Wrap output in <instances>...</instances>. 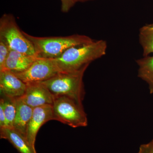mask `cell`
<instances>
[{
    "label": "cell",
    "mask_w": 153,
    "mask_h": 153,
    "mask_svg": "<svg viewBox=\"0 0 153 153\" xmlns=\"http://www.w3.org/2000/svg\"><path fill=\"white\" fill-rule=\"evenodd\" d=\"M107 48L105 41L94 40L88 44L71 47L54 60L61 72L76 71L104 56Z\"/></svg>",
    "instance_id": "1"
},
{
    "label": "cell",
    "mask_w": 153,
    "mask_h": 153,
    "mask_svg": "<svg viewBox=\"0 0 153 153\" xmlns=\"http://www.w3.org/2000/svg\"><path fill=\"white\" fill-rule=\"evenodd\" d=\"M25 36L33 44L38 57L55 59L71 47L92 42L94 40L85 35L74 34L59 37H36L23 31Z\"/></svg>",
    "instance_id": "2"
},
{
    "label": "cell",
    "mask_w": 153,
    "mask_h": 153,
    "mask_svg": "<svg viewBox=\"0 0 153 153\" xmlns=\"http://www.w3.org/2000/svg\"><path fill=\"white\" fill-rule=\"evenodd\" d=\"M88 66L76 71L60 72L48 80L40 82L54 97H67L82 104L85 93L83 77Z\"/></svg>",
    "instance_id": "3"
},
{
    "label": "cell",
    "mask_w": 153,
    "mask_h": 153,
    "mask_svg": "<svg viewBox=\"0 0 153 153\" xmlns=\"http://www.w3.org/2000/svg\"><path fill=\"white\" fill-rule=\"evenodd\" d=\"M52 108L53 120L74 128L88 126L87 115L83 105L74 100L66 96L54 97Z\"/></svg>",
    "instance_id": "4"
},
{
    "label": "cell",
    "mask_w": 153,
    "mask_h": 153,
    "mask_svg": "<svg viewBox=\"0 0 153 153\" xmlns=\"http://www.w3.org/2000/svg\"><path fill=\"white\" fill-rule=\"evenodd\" d=\"M0 39L5 42L11 50L37 57L33 44L20 30L13 14L4 13L1 17Z\"/></svg>",
    "instance_id": "5"
},
{
    "label": "cell",
    "mask_w": 153,
    "mask_h": 153,
    "mask_svg": "<svg viewBox=\"0 0 153 153\" xmlns=\"http://www.w3.org/2000/svg\"><path fill=\"white\" fill-rule=\"evenodd\" d=\"M60 72L54 59L38 57L27 70L13 73L25 83L29 84L46 81Z\"/></svg>",
    "instance_id": "6"
},
{
    "label": "cell",
    "mask_w": 153,
    "mask_h": 153,
    "mask_svg": "<svg viewBox=\"0 0 153 153\" xmlns=\"http://www.w3.org/2000/svg\"><path fill=\"white\" fill-rule=\"evenodd\" d=\"M51 120H53L52 105L33 108V115L28 124L25 137L34 149L36 150L35 143L38 131L43 125Z\"/></svg>",
    "instance_id": "7"
},
{
    "label": "cell",
    "mask_w": 153,
    "mask_h": 153,
    "mask_svg": "<svg viewBox=\"0 0 153 153\" xmlns=\"http://www.w3.org/2000/svg\"><path fill=\"white\" fill-rule=\"evenodd\" d=\"M27 84L26 91L22 98L28 105L34 108L53 104L54 96L41 82Z\"/></svg>",
    "instance_id": "8"
},
{
    "label": "cell",
    "mask_w": 153,
    "mask_h": 153,
    "mask_svg": "<svg viewBox=\"0 0 153 153\" xmlns=\"http://www.w3.org/2000/svg\"><path fill=\"white\" fill-rule=\"evenodd\" d=\"M27 84L10 71H0L1 95L17 99L25 94Z\"/></svg>",
    "instance_id": "9"
},
{
    "label": "cell",
    "mask_w": 153,
    "mask_h": 153,
    "mask_svg": "<svg viewBox=\"0 0 153 153\" xmlns=\"http://www.w3.org/2000/svg\"><path fill=\"white\" fill-rule=\"evenodd\" d=\"M37 57V56L26 55L11 49L4 66L0 71H9L13 73L23 72L32 65Z\"/></svg>",
    "instance_id": "10"
},
{
    "label": "cell",
    "mask_w": 153,
    "mask_h": 153,
    "mask_svg": "<svg viewBox=\"0 0 153 153\" xmlns=\"http://www.w3.org/2000/svg\"><path fill=\"white\" fill-rule=\"evenodd\" d=\"M16 112L13 128L25 137L28 124L33 115V108L28 105L22 97L16 99Z\"/></svg>",
    "instance_id": "11"
},
{
    "label": "cell",
    "mask_w": 153,
    "mask_h": 153,
    "mask_svg": "<svg viewBox=\"0 0 153 153\" xmlns=\"http://www.w3.org/2000/svg\"><path fill=\"white\" fill-rule=\"evenodd\" d=\"M0 137L8 141L20 153H37L26 137L13 128H0Z\"/></svg>",
    "instance_id": "12"
},
{
    "label": "cell",
    "mask_w": 153,
    "mask_h": 153,
    "mask_svg": "<svg viewBox=\"0 0 153 153\" xmlns=\"http://www.w3.org/2000/svg\"><path fill=\"white\" fill-rule=\"evenodd\" d=\"M138 76L147 83L151 94H153V55L143 56L136 60Z\"/></svg>",
    "instance_id": "13"
},
{
    "label": "cell",
    "mask_w": 153,
    "mask_h": 153,
    "mask_svg": "<svg viewBox=\"0 0 153 153\" xmlns=\"http://www.w3.org/2000/svg\"><path fill=\"white\" fill-rule=\"evenodd\" d=\"M139 40L142 47L143 56L153 54V22L144 25L140 29Z\"/></svg>",
    "instance_id": "14"
},
{
    "label": "cell",
    "mask_w": 153,
    "mask_h": 153,
    "mask_svg": "<svg viewBox=\"0 0 153 153\" xmlns=\"http://www.w3.org/2000/svg\"><path fill=\"white\" fill-rule=\"evenodd\" d=\"M2 102L6 117V127L13 128L14 122L16 112V99L1 96Z\"/></svg>",
    "instance_id": "15"
},
{
    "label": "cell",
    "mask_w": 153,
    "mask_h": 153,
    "mask_svg": "<svg viewBox=\"0 0 153 153\" xmlns=\"http://www.w3.org/2000/svg\"><path fill=\"white\" fill-rule=\"evenodd\" d=\"M10 50L7 43L0 39V70L4 66Z\"/></svg>",
    "instance_id": "16"
},
{
    "label": "cell",
    "mask_w": 153,
    "mask_h": 153,
    "mask_svg": "<svg viewBox=\"0 0 153 153\" xmlns=\"http://www.w3.org/2000/svg\"><path fill=\"white\" fill-rule=\"evenodd\" d=\"M61 10L63 13H67L76 3L75 0H60Z\"/></svg>",
    "instance_id": "17"
},
{
    "label": "cell",
    "mask_w": 153,
    "mask_h": 153,
    "mask_svg": "<svg viewBox=\"0 0 153 153\" xmlns=\"http://www.w3.org/2000/svg\"><path fill=\"white\" fill-rule=\"evenodd\" d=\"M137 153H153V140L148 143L141 145Z\"/></svg>",
    "instance_id": "18"
},
{
    "label": "cell",
    "mask_w": 153,
    "mask_h": 153,
    "mask_svg": "<svg viewBox=\"0 0 153 153\" xmlns=\"http://www.w3.org/2000/svg\"><path fill=\"white\" fill-rule=\"evenodd\" d=\"M6 117L4 108L1 102H0V128L6 127Z\"/></svg>",
    "instance_id": "19"
},
{
    "label": "cell",
    "mask_w": 153,
    "mask_h": 153,
    "mask_svg": "<svg viewBox=\"0 0 153 153\" xmlns=\"http://www.w3.org/2000/svg\"><path fill=\"white\" fill-rule=\"evenodd\" d=\"M94 1V0H75L76 2H86L90 1Z\"/></svg>",
    "instance_id": "20"
},
{
    "label": "cell",
    "mask_w": 153,
    "mask_h": 153,
    "mask_svg": "<svg viewBox=\"0 0 153 153\" xmlns=\"http://www.w3.org/2000/svg\"></svg>",
    "instance_id": "21"
}]
</instances>
